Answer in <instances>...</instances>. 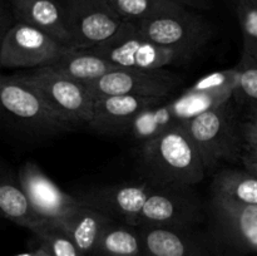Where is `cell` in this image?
I'll list each match as a JSON object with an SVG mask.
<instances>
[{
	"label": "cell",
	"instance_id": "cell-1",
	"mask_svg": "<svg viewBox=\"0 0 257 256\" xmlns=\"http://www.w3.org/2000/svg\"><path fill=\"white\" fill-rule=\"evenodd\" d=\"M240 82L237 67L205 75L180 97L147 108L138 114L127 135L140 145L152 141L175 127L186 124L206 110L233 97Z\"/></svg>",
	"mask_w": 257,
	"mask_h": 256
},
{
	"label": "cell",
	"instance_id": "cell-2",
	"mask_svg": "<svg viewBox=\"0 0 257 256\" xmlns=\"http://www.w3.org/2000/svg\"><path fill=\"white\" fill-rule=\"evenodd\" d=\"M138 160L143 178L161 186L193 187L207 173L185 125L172 128L140 145Z\"/></svg>",
	"mask_w": 257,
	"mask_h": 256
},
{
	"label": "cell",
	"instance_id": "cell-3",
	"mask_svg": "<svg viewBox=\"0 0 257 256\" xmlns=\"http://www.w3.org/2000/svg\"><path fill=\"white\" fill-rule=\"evenodd\" d=\"M183 125L197 147L208 173L217 172L222 163L241 161L245 153L240 109L233 97Z\"/></svg>",
	"mask_w": 257,
	"mask_h": 256
},
{
	"label": "cell",
	"instance_id": "cell-4",
	"mask_svg": "<svg viewBox=\"0 0 257 256\" xmlns=\"http://www.w3.org/2000/svg\"><path fill=\"white\" fill-rule=\"evenodd\" d=\"M3 117L10 125L35 137L74 130L48 103L39 88L25 74L4 75L0 80Z\"/></svg>",
	"mask_w": 257,
	"mask_h": 256
},
{
	"label": "cell",
	"instance_id": "cell-5",
	"mask_svg": "<svg viewBox=\"0 0 257 256\" xmlns=\"http://www.w3.org/2000/svg\"><path fill=\"white\" fill-rule=\"evenodd\" d=\"M207 220L206 230L215 256L257 252V206L212 193L207 203Z\"/></svg>",
	"mask_w": 257,
	"mask_h": 256
},
{
	"label": "cell",
	"instance_id": "cell-6",
	"mask_svg": "<svg viewBox=\"0 0 257 256\" xmlns=\"http://www.w3.org/2000/svg\"><path fill=\"white\" fill-rule=\"evenodd\" d=\"M104 58L120 68L156 70L181 63L173 50L148 39L138 24L124 22L117 33L105 42L84 49Z\"/></svg>",
	"mask_w": 257,
	"mask_h": 256
},
{
	"label": "cell",
	"instance_id": "cell-7",
	"mask_svg": "<svg viewBox=\"0 0 257 256\" xmlns=\"http://www.w3.org/2000/svg\"><path fill=\"white\" fill-rule=\"evenodd\" d=\"M72 49L44 30L17 22L0 39V65L37 69L55 64Z\"/></svg>",
	"mask_w": 257,
	"mask_h": 256
},
{
	"label": "cell",
	"instance_id": "cell-8",
	"mask_svg": "<svg viewBox=\"0 0 257 256\" xmlns=\"http://www.w3.org/2000/svg\"><path fill=\"white\" fill-rule=\"evenodd\" d=\"M138 27L148 39L173 50L181 63L195 58L212 37L211 25L201 15L188 9L178 14L146 20Z\"/></svg>",
	"mask_w": 257,
	"mask_h": 256
},
{
	"label": "cell",
	"instance_id": "cell-9",
	"mask_svg": "<svg viewBox=\"0 0 257 256\" xmlns=\"http://www.w3.org/2000/svg\"><path fill=\"white\" fill-rule=\"evenodd\" d=\"M38 88L50 107L74 128L88 125L93 115L94 98L85 84L63 74L52 65L25 74Z\"/></svg>",
	"mask_w": 257,
	"mask_h": 256
},
{
	"label": "cell",
	"instance_id": "cell-10",
	"mask_svg": "<svg viewBox=\"0 0 257 256\" xmlns=\"http://www.w3.org/2000/svg\"><path fill=\"white\" fill-rule=\"evenodd\" d=\"M72 48L89 49L112 38L124 20L108 0H62Z\"/></svg>",
	"mask_w": 257,
	"mask_h": 256
},
{
	"label": "cell",
	"instance_id": "cell-11",
	"mask_svg": "<svg viewBox=\"0 0 257 256\" xmlns=\"http://www.w3.org/2000/svg\"><path fill=\"white\" fill-rule=\"evenodd\" d=\"M207 218L205 207L192 187L158 186L143 206L136 227L195 226Z\"/></svg>",
	"mask_w": 257,
	"mask_h": 256
},
{
	"label": "cell",
	"instance_id": "cell-12",
	"mask_svg": "<svg viewBox=\"0 0 257 256\" xmlns=\"http://www.w3.org/2000/svg\"><path fill=\"white\" fill-rule=\"evenodd\" d=\"M182 79L170 70L119 68L95 82L85 84L93 98L107 95H138L168 98Z\"/></svg>",
	"mask_w": 257,
	"mask_h": 256
},
{
	"label": "cell",
	"instance_id": "cell-13",
	"mask_svg": "<svg viewBox=\"0 0 257 256\" xmlns=\"http://www.w3.org/2000/svg\"><path fill=\"white\" fill-rule=\"evenodd\" d=\"M158 186L143 178L141 181L90 188L78 197L83 205L97 208L115 221L136 226L143 206Z\"/></svg>",
	"mask_w": 257,
	"mask_h": 256
},
{
	"label": "cell",
	"instance_id": "cell-14",
	"mask_svg": "<svg viewBox=\"0 0 257 256\" xmlns=\"http://www.w3.org/2000/svg\"><path fill=\"white\" fill-rule=\"evenodd\" d=\"M142 256H215L207 230L195 226H143Z\"/></svg>",
	"mask_w": 257,
	"mask_h": 256
},
{
	"label": "cell",
	"instance_id": "cell-15",
	"mask_svg": "<svg viewBox=\"0 0 257 256\" xmlns=\"http://www.w3.org/2000/svg\"><path fill=\"white\" fill-rule=\"evenodd\" d=\"M18 182L29 197L33 207L48 222H59L83 205L78 196L63 191L35 162L27 161L18 171Z\"/></svg>",
	"mask_w": 257,
	"mask_h": 256
},
{
	"label": "cell",
	"instance_id": "cell-16",
	"mask_svg": "<svg viewBox=\"0 0 257 256\" xmlns=\"http://www.w3.org/2000/svg\"><path fill=\"white\" fill-rule=\"evenodd\" d=\"M168 98L138 95H107L94 98L93 115L87 127L102 135L127 133L141 112Z\"/></svg>",
	"mask_w": 257,
	"mask_h": 256
},
{
	"label": "cell",
	"instance_id": "cell-17",
	"mask_svg": "<svg viewBox=\"0 0 257 256\" xmlns=\"http://www.w3.org/2000/svg\"><path fill=\"white\" fill-rule=\"evenodd\" d=\"M10 8L17 22L39 28L72 48L62 0H10Z\"/></svg>",
	"mask_w": 257,
	"mask_h": 256
},
{
	"label": "cell",
	"instance_id": "cell-18",
	"mask_svg": "<svg viewBox=\"0 0 257 256\" xmlns=\"http://www.w3.org/2000/svg\"><path fill=\"white\" fill-rule=\"evenodd\" d=\"M114 221L107 213L82 205L60 220L59 225L70 236L83 256H90L108 226Z\"/></svg>",
	"mask_w": 257,
	"mask_h": 256
},
{
	"label": "cell",
	"instance_id": "cell-19",
	"mask_svg": "<svg viewBox=\"0 0 257 256\" xmlns=\"http://www.w3.org/2000/svg\"><path fill=\"white\" fill-rule=\"evenodd\" d=\"M0 208L5 218L33 231L34 233L50 223L35 211L29 197L19 185L18 180L17 182L13 178L2 180Z\"/></svg>",
	"mask_w": 257,
	"mask_h": 256
},
{
	"label": "cell",
	"instance_id": "cell-20",
	"mask_svg": "<svg viewBox=\"0 0 257 256\" xmlns=\"http://www.w3.org/2000/svg\"><path fill=\"white\" fill-rule=\"evenodd\" d=\"M63 74L83 84H89L113 70L119 69L104 58L87 50L72 49L64 58L52 65Z\"/></svg>",
	"mask_w": 257,
	"mask_h": 256
},
{
	"label": "cell",
	"instance_id": "cell-21",
	"mask_svg": "<svg viewBox=\"0 0 257 256\" xmlns=\"http://www.w3.org/2000/svg\"><path fill=\"white\" fill-rule=\"evenodd\" d=\"M211 192L242 205L257 206V176L247 170H218Z\"/></svg>",
	"mask_w": 257,
	"mask_h": 256
},
{
	"label": "cell",
	"instance_id": "cell-22",
	"mask_svg": "<svg viewBox=\"0 0 257 256\" xmlns=\"http://www.w3.org/2000/svg\"><path fill=\"white\" fill-rule=\"evenodd\" d=\"M142 251L140 228L114 220L104 231L90 256H142Z\"/></svg>",
	"mask_w": 257,
	"mask_h": 256
},
{
	"label": "cell",
	"instance_id": "cell-23",
	"mask_svg": "<svg viewBox=\"0 0 257 256\" xmlns=\"http://www.w3.org/2000/svg\"><path fill=\"white\" fill-rule=\"evenodd\" d=\"M124 22L141 24L146 20L156 19L187 10L176 0H108Z\"/></svg>",
	"mask_w": 257,
	"mask_h": 256
},
{
	"label": "cell",
	"instance_id": "cell-24",
	"mask_svg": "<svg viewBox=\"0 0 257 256\" xmlns=\"http://www.w3.org/2000/svg\"><path fill=\"white\" fill-rule=\"evenodd\" d=\"M242 34V52L238 64L257 63V0H233Z\"/></svg>",
	"mask_w": 257,
	"mask_h": 256
},
{
	"label": "cell",
	"instance_id": "cell-25",
	"mask_svg": "<svg viewBox=\"0 0 257 256\" xmlns=\"http://www.w3.org/2000/svg\"><path fill=\"white\" fill-rule=\"evenodd\" d=\"M40 247L52 256H83L79 248L58 222H50L35 232Z\"/></svg>",
	"mask_w": 257,
	"mask_h": 256
},
{
	"label": "cell",
	"instance_id": "cell-26",
	"mask_svg": "<svg viewBox=\"0 0 257 256\" xmlns=\"http://www.w3.org/2000/svg\"><path fill=\"white\" fill-rule=\"evenodd\" d=\"M240 69V82L233 98L237 103L252 100L257 102V63L237 64Z\"/></svg>",
	"mask_w": 257,
	"mask_h": 256
},
{
	"label": "cell",
	"instance_id": "cell-27",
	"mask_svg": "<svg viewBox=\"0 0 257 256\" xmlns=\"http://www.w3.org/2000/svg\"><path fill=\"white\" fill-rule=\"evenodd\" d=\"M241 136L246 153L257 155V125L241 119Z\"/></svg>",
	"mask_w": 257,
	"mask_h": 256
},
{
	"label": "cell",
	"instance_id": "cell-28",
	"mask_svg": "<svg viewBox=\"0 0 257 256\" xmlns=\"http://www.w3.org/2000/svg\"><path fill=\"white\" fill-rule=\"evenodd\" d=\"M237 105L238 109H240L241 119L247 120V122H251L257 125V102L246 100V102L237 103Z\"/></svg>",
	"mask_w": 257,
	"mask_h": 256
},
{
	"label": "cell",
	"instance_id": "cell-29",
	"mask_svg": "<svg viewBox=\"0 0 257 256\" xmlns=\"http://www.w3.org/2000/svg\"><path fill=\"white\" fill-rule=\"evenodd\" d=\"M15 24V23H14ZM13 24V15L12 13L8 12L5 5H2V13H0V39L14 27Z\"/></svg>",
	"mask_w": 257,
	"mask_h": 256
},
{
	"label": "cell",
	"instance_id": "cell-30",
	"mask_svg": "<svg viewBox=\"0 0 257 256\" xmlns=\"http://www.w3.org/2000/svg\"><path fill=\"white\" fill-rule=\"evenodd\" d=\"M187 8H195V9H210L211 0H176Z\"/></svg>",
	"mask_w": 257,
	"mask_h": 256
},
{
	"label": "cell",
	"instance_id": "cell-31",
	"mask_svg": "<svg viewBox=\"0 0 257 256\" xmlns=\"http://www.w3.org/2000/svg\"><path fill=\"white\" fill-rule=\"evenodd\" d=\"M241 163H242L245 170H247L248 172L253 173V175L257 176V160L250 157V156H247L246 153H243L242 158H241Z\"/></svg>",
	"mask_w": 257,
	"mask_h": 256
},
{
	"label": "cell",
	"instance_id": "cell-32",
	"mask_svg": "<svg viewBox=\"0 0 257 256\" xmlns=\"http://www.w3.org/2000/svg\"><path fill=\"white\" fill-rule=\"evenodd\" d=\"M15 256H52V255H49L44 248L39 247L37 248V250H33V251H29V252H24V253H18V255Z\"/></svg>",
	"mask_w": 257,
	"mask_h": 256
},
{
	"label": "cell",
	"instance_id": "cell-33",
	"mask_svg": "<svg viewBox=\"0 0 257 256\" xmlns=\"http://www.w3.org/2000/svg\"><path fill=\"white\" fill-rule=\"evenodd\" d=\"M245 153H246V152H245ZM246 155L250 156V157H252V158H255V160H257V155H251V153H246Z\"/></svg>",
	"mask_w": 257,
	"mask_h": 256
}]
</instances>
